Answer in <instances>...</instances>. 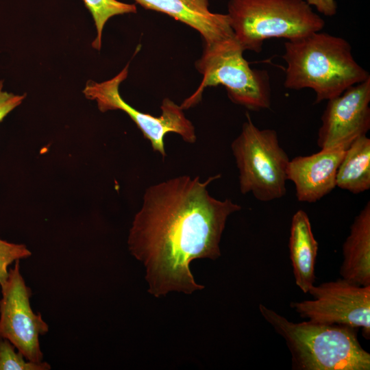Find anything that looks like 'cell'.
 I'll return each mask as SVG.
<instances>
[{
	"label": "cell",
	"instance_id": "8fae6325",
	"mask_svg": "<svg viewBox=\"0 0 370 370\" xmlns=\"http://www.w3.org/2000/svg\"><path fill=\"white\" fill-rule=\"evenodd\" d=\"M347 147L322 149L312 155L296 156L289 160L287 177L295 186L299 201L317 202L336 187L338 168Z\"/></svg>",
	"mask_w": 370,
	"mask_h": 370
},
{
	"label": "cell",
	"instance_id": "277c9868",
	"mask_svg": "<svg viewBox=\"0 0 370 370\" xmlns=\"http://www.w3.org/2000/svg\"><path fill=\"white\" fill-rule=\"evenodd\" d=\"M227 11L236 40L244 51L256 53L267 39L292 40L325 26L306 0H230Z\"/></svg>",
	"mask_w": 370,
	"mask_h": 370
},
{
	"label": "cell",
	"instance_id": "3957f363",
	"mask_svg": "<svg viewBox=\"0 0 370 370\" xmlns=\"http://www.w3.org/2000/svg\"><path fill=\"white\" fill-rule=\"evenodd\" d=\"M259 310L284 339L293 369H370V354L360 344L358 328L310 321L294 323L263 304Z\"/></svg>",
	"mask_w": 370,
	"mask_h": 370
},
{
	"label": "cell",
	"instance_id": "30bf717a",
	"mask_svg": "<svg viewBox=\"0 0 370 370\" xmlns=\"http://www.w3.org/2000/svg\"><path fill=\"white\" fill-rule=\"evenodd\" d=\"M370 77L328 100L317 143L322 149L349 147L370 129Z\"/></svg>",
	"mask_w": 370,
	"mask_h": 370
},
{
	"label": "cell",
	"instance_id": "9c48e42d",
	"mask_svg": "<svg viewBox=\"0 0 370 370\" xmlns=\"http://www.w3.org/2000/svg\"><path fill=\"white\" fill-rule=\"evenodd\" d=\"M0 286V337L8 340L29 361L42 362L39 336L48 332L49 326L40 313L32 310V291L21 273L19 260Z\"/></svg>",
	"mask_w": 370,
	"mask_h": 370
},
{
	"label": "cell",
	"instance_id": "6da1fadb",
	"mask_svg": "<svg viewBox=\"0 0 370 370\" xmlns=\"http://www.w3.org/2000/svg\"><path fill=\"white\" fill-rule=\"evenodd\" d=\"M220 175L201 182L181 175L149 186L130 230L127 245L146 270L148 291L156 297L177 291L191 294L204 286L190 269L199 258L220 257L228 217L241 206L212 197L208 186Z\"/></svg>",
	"mask_w": 370,
	"mask_h": 370
},
{
	"label": "cell",
	"instance_id": "5b68a950",
	"mask_svg": "<svg viewBox=\"0 0 370 370\" xmlns=\"http://www.w3.org/2000/svg\"><path fill=\"white\" fill-rule=\"evenodd\" d=\"M243 51L235 37L205 45L201 57L195 63L203 79L181 108L188 109L197 103L206 88L222 85L234 103L254 111L269 109L271 103L269 73L250 67Z\"/></svg>",
	"mask_w": 370,
	"mask_h": 370
},
{
	"label": "cell",
	"instance_id": "8992f818",
	"mask_svg": "<svg viewBox=\"0 0 370 370\" xmlns=\"http://www.w3.org/2000/svg\"><path fill=\"white\" fill-rule=\"evenodd\" d=\"M246 118L241 133L231 144L240 191L251 193L262 202L281 199L287 191L290 159L275 130L258 128L248 113Z\"/></svg>",
	"mask_w": 370,
	"mask_h": 370
},
{
	"label": "cell",
	"instance_id": "4fadbf2b",
	"mask_svg": "<svg viewBox=\"0 0 370 370\" xmlns=\"http://www.w3.org/2000/svg\"><path fill=\"white\" fill-rule=\"evenodd\" d=\"M341 278L359 286H370V202L354 218L343 245Z\"/></svg>",
	"mask_w": 370,
	"mask_h": 370
},
{
	"label": "cell",
	"instance_id": "ba28073f",
	"mask_svg": "<svg viewBox=\"0 0 370 370\" xmlns=\"http://www.w3.org/2000/svg\"><path fill=\"white\" fill-rule=\"evenodd\" d=\"M308 293L313 299L291 304L301 317L317 323L362 328L363 336L369 339L370 286L340 278L313 285Z\"/></svg>",
	"mask_w": 370,
	"mask_h": 370
},
{
	"label": "cell",
	"instance_id": "7c38bea8",
	"mask_svg": "<svg viewBox=\"0 0 370 370\" xmlns=\"http://www.w3.org/2000/svg\"><path fill=\"white\" fill-rule=\"evenodd\" d=\"M134 1L146 9L163 12L193 27L199 32L205 45L235 37L228 14L212 12L208 0Z\"/></svg>",
	"mask_w": 370,
	"mask_h": 370
},
{
	"label": "cell",
	"instance_id": "ffe728a7",
	"mask_svg": "<svg viewBox=\"0 0 370 370\" xmlns=\"http://www.w3.org/2000/svg\"><path fill=\"white\" fill-rule=\"evenodd\" d=\"M306 1L310 6H314L319 12L326 16H332L336 14L337 5L335 0H306Z\"/></svg>",
	"mask_w": 370,
	"mask_h": 370
},
{
	"label": "cell",
	"instance_id": "e0dca14e",
	"mask_svg": "<svg viewBox=\"0 0 370 370\" xmlns=\"http://www.w3.org/2000/svg\"><path fill=\"white\" fill-rule=\"evenodd\" d=\"M45 362L29 361L7 339L0 337V370H49Z\"/></svg>",
	"mask_w": 370,
	"mask_h": 370
},
{
	"label": "cell",
	"instance_id": "52a82bcc",
	"mask_svg": "<svg viewBox=\"0 0 370 370\" xmlns=\"http://www.w3.org/2000/svg\"><path fill=\"white\" fill-rule=\"evenodd\" d=\"M128 66L129 64L110 79L102 82L88 80L83 90L84 96L95 101L102 112L115 110L125 112L142 132L143 136L150 142L153 150L163 158L166 156L164 137L168 133L179 134L186 143H195L197 136L195 127L186 117L181 106L170 99H163L160 116L140 112L122 99L119 86L127 76Z\"/></svg>",
	"mask_w": 370,
	"mask_h": 370
},
{
	"label": "cell",
	"instance_id": "5bb4252c",
	"mask_svg": "<svg viewBox=\"0 0 370 370\" xmlns=\"http://www.w3.org/2000/svg\"><path fill=\"white\" fill-rule=\"evenodd\" d=\"M288 248L296 285L304 293H308L315 282L314 264L319 244L309 217L303 210L295 212L292 217Z\"/></svg>",
	"mask_w": 370,
	"mask_h": 370
},
{
	"label": "cell",
	"instance_id": "d6986e66",
	"mask_svg": "<svg viewBox=\"0 0 370 370\" xmlns=\"http://www.w3.org/2000/svg\"><path fill=\"white\" fill-rule=\"evenodd\" d=\"M3 82L0 80V122L14 109L21 105L25 95H15L3 90Z\"/></svg>",
	"mask_w": 370,
	"mask_h": 370
},
{
	"label": "cell",
	"instance_id": "7a4b0ae2",
	"mask_svg": "<svg viewBox=\"0 0 370 370\" xmlns=\"http://www.w3.org/2000/svg\"><path fill=\"white\" fill-rule=\"evenodd\" d=\"M282 58L287 64L284 87L312 89L315 103L336 97L370 77L354 60L345 39L324 32L286 40Z\"/></svg>",
	"mask_w": 370,
	"mask_h": 370
},
{
	"label": "cell",
	"instance_id": "2e32d148",
	"mask_svg": "<svg viewBox=\"0 0 370 370\" xmlns=\"http://www.w3.org/2000/svg\"><path fill=\"white\" fill-rule=\"evenodd\" d=\"M84 1L95 21L97 36L92 43V47L97 50L101 49L103 29L110 18L137 12L134 4L125 3L117 0H84Z\"/></svg>",
	"mask_w": 370,
	"mask_h": 370
},
{
	"label": "cell",
	"instance_id": "ac0fdd59",
	"mask_svg": "<svg viewBox=\"0 0 370 370\" xmlns=\"http://www.w3.org/2000/svg\"><path fill=\"white\" fill-rule=\"evenodd\" d=\"M31 255L25 245L0 239V284L8 278L10 265Z\"/></svg>",
	"mask_w": 370,
	"mask_h": 370
},
{
	"label": "cell",
	"instance_id": "9a60e30c",
	"mask_svg": "<svg viewBox=\"0 0 370 370\" xmlns=\"http://www.w3.org/2000/svg\"><path fill=\"white\" fill-rule=\"evenodd\" d=\"M336 186L353 194L370 188V138H356L347 148L338 168Z\"/></svg>",
	"mask_w": 370,
	"mask_h": 370
}]
</instances>
